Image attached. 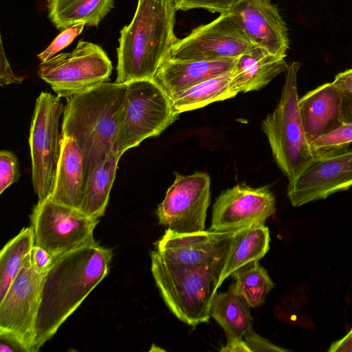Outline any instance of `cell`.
I'll return each mask as SVG.
<instances>
[{"label":"cell","instance_id":"cell-8","mask_svg":"<svg viewBox=\"0 0 352 352\" xmlns=\"http://www.w3.org/2000/svg\"><path fill=\"white\" fill-rule=\"evenodd\" d=\"M112 63L98 45L78 41L71 52H63L41 62L38 75L59 97L83 93L107 82Z\"/></svg>","mask_w":352,"mask_h":352},{"label":"cell","instance_id":"cell-35","mask_svg":"<svg viewBox=\"0 0 352 352\" xmlns=\"http://www.w3.org/2000/svg\"><path fill=\"white\" fill-rule=\"evenodd\" d=\"M332 83L341 91L352 96V68L338 74Z\"/></svg>","mask_w":352,"mask_h":352},{"label":"cell","instance_id":"cell-33","mask_svg":"<svg viewBox=\"0 0 352 352\" xmlns=\"http://www.w3.org/2000/svg\"><path fill=\"white\" fill-rule=\"evenodd\" d=\"M30 258L32 266L39 274L46 273L54 259L46 250L36 245L31 251Z\"/></svg>","mask_w":352,"mask_h":352},{"label":"cell","instance_id":"cell-5","mask_svg":"<svg viewBox=\"0 0 352 352\" xmlns=\"http://www.w3.org/2000/svg\"><path fill=\"white\" fill-rule=\"evenodd\" d=\"M300 65L299 62L288 65L280 100L261 122L273 157L289 181L313 158L298 107L297 74Z\"/></svg>","mask_w":352,"mask_h":352},{"label":"cell","instance_id":"cell-23","mask_svg":"<svg viewBox=\"0 0 352 352\" xmlns=\"http://www.w3.org/2000/svg\"><path fill=\"white\" fill-rule=\"evenodd\" d=\"M210 316L223 328L227 340L243 339L252 329L250 306L236 292L234 284L224 292H217L210 305Z\"/></svg>","mask_w":352,"mask_h":352},{"label":"cell","instance_id":"cell-17","mask_svg":"<svg viewBox=\"0 0 352 352\" xmlns=\"http://www.w3.org/2000/svg\"><path fill=\"white\" fill-rule=\"evenodd\" d=\"M341 100V91L332 82L321 85L299 98L300 118L309 144L342 124Z\"/></svg>","mask_w":352,"mask_h":352},{"label":"cell","instance_id":"cell-6","mask_svg":"<svg viewBox=\"0 0 352 352\" xmlns=\"http://www.w3.org/2000/svg\"><path fill=\"white\" fill-rule=\"evenodd\" d=\"M126 84L117 140V151L122 154L146 138L160 135L179 115L153 79Z\"/></svg>","mask_w":352,"mask_h":352},{"label":"cell","instance_id":"cell-14","mask_svg":"<svg viewBox=\"0 0 352 352\" xmlns=\"http://www.w3.org/2000/svg\"><path fill=\"white\" fill-rule=\"evenodd\" d=\"M352 187V149L327 157H313L289 181L287 195L298 207L324 199Z\"/></svg>","mask_w":352,"mask_h":352},{"label":"cell","instance_id":"cell-21","mask_svg":"<svg viewBox=\"0 0 352 352\" xmlns=\"http://www.w3.org/2000/svg\"><path fill=\"white\" fill-rule=\"evenodd\" d=\"M270 231L265 225H252L236 230L226 258L219 287L228 277L263 258L270 248Z\"/></svg>","mask_w":352,"mask_h":352},{"label":"cell","instance_id":"cell-18","mask_svg":"<svg viewBox=\"0 0 352 352\" xmlns=\"http://www.w3.org/2000/svg\"><path fill=\"white\" fill-rule=\"evenodd\" d=\"M236 59L180 60L167 57L153 79L170 96L205 80L231 71Z\"/></svg>","mask_w":352,"mask_h":352},{"label":"cell","instance_id":"cell-20","mask_svg":"<svg viewBox=\"0 0 352 352\" xmlns=\"http://www.w3.org/2000/svg\"><path fill=\"white\" fill-rule=\"evenodd\" d=\"M85 162L81 148L63 136L54 188L51 199L80 210L85 189Z\"/></svg>","mask_w":352,"mask_h":352},{"label":"cell","instance_id":"cell-28","mask_svg":"<svg viewBox=\"0 0 352 352\" xmlns=\"http://www.w3.org/2000/svg\"><path fill=\"white\" fill-rule=\"evenodd\" d=\"M352 142V123H344L310 143L313 157L334 155L349 150Z\"/></svg>","mask_w":352,"mask_h":352},{"label":"cell","instance_id":"cell-13","mask_svg":"<svg viewBox=\"0 0 352 352\" xmlns=\"http://www.w3.org/2000/svg\"><path fill=\"white\" fill-rule=\"evenodd\" d=\"M253 45L228 13L177 38L168 57L206 61L237 58Z\"/></svg>","mask_w":352,"mask_h":352},{"label":"cell","instance_id":"cell-24","mask_svg":"<svg viewBox=\"0 0 352 352\" xmlns=\"http://www.w3.org/2000/svg\"><path fill=\"white\" fill-rule=\"evenodd\" d=\"M122 155L117 151L111 152L92 173L85 186L81 212L95 219L104 214Z\"/></svg>","mask_w":352,"mask_h":352},{"label":"cell","instance_id":"cell-34","mask_svg":"<svg viewBox=\"0 0 352 352\" xmlns=\"http://www.w3.org/2000/svg\"><path fill=\"white\" fill-rule=\"evenodd\" d=\"M0 83L3 87L9 84H20L23 81V78L16 76L12 72L10 65L6 56L3 47L2 40L1 39V53H0Z\"/></svg>","mask_w":352,"mask_h":352},{"label":"cell","instance_id":"cell-19","mask_svg":"<svg viewBox=\"0 0 352 352\" xmlns=\"http://www.w3.org/2000/svg\"><path fill=\"white\" fill-rule=\"evenodd\" d=\"M288 65L284 57L253 45L236 59L230 87L237 94L257 91L285 72Z\"/></svg>","mask_w":352,"mask_h":352},{"label":"cell","instance_id":"cell-25","mask_svg":"<svg viewBox=\"0 0 352 352\" xmlns=\"http://www.w3.org/2000/svg\"><path fill=\"white\" fill-rule=\"evenodd\" d=\"M232 70L199 82L169 96L177 113L202 108L208 104L235 97L230 87Z\"/></svg>","mask_w":352,"mask_h":352},{"label":"cell","instance_id":"cell-10","mask_svg":"<svg viewBox=\"0 0 352 352\" xmlns=\"http://www.w3.org/2000/svg\"><path fill=\"white\" fill-rule=\"evenodd\" d=\"M35 245L55 258L94 241L98 219L51 199L38 201L30 215Z\"/></svg>","mask_w":352,"mask_h":352},{"label":"cell","instance_id":"cell-22","mask_svg":"<svg viewBox=\"0 0 352 352\" xmlns=\"http://www.w3.org/2000/svg\"><path fill=\"white\" fill-rule=\"evenodd\" d=\"M115 0H46L47 18L63 31L75 24L98 27L114 7Z\"/></svg>","mask_w":352,"mask_h":352},{"label":"cell","instance_id":"cell-26","mask_svg":"<svg viewBox=\"0 0 352 352\" xmlns=\"http://www.w3.org/2000/svg\"><path fill=\"white\" fill-rule=\"evenodd\" d=\"M35 245L33 229L23 228L0 252V300L19 273L25 259Z\"/></svg>","mask_w":352,"mask_h":352},{"label":"cell","instance_id":"cell-38","mask_svg":"<svg viewBox=\"0 0 352 352\" xmlns=\"http://www.w3.org/2000/svg\"><path fill=\"white\" fill-rule=\"evenodd\" d=\"M223 352H251L243 339L227 340V343L220 349Z\"/></svg>","mask_w":352,"mask_h":352},{"label":"cell","instance_id":"cell-7","mask_svg":"<svg viewBox=\"0 0 352 352\" xmlns=\"http://www.w3.org/2000/svg\"><path fill=\"white\" fill-rule=\"evenodd\" d=\"M64 106L60 97L41 92L36 100L29 144L32 184L38 201L51 198L61 152L60 119Z\"/></svg>","mask_w":352,"mask_h":352},{"label":"cell","instance_id":"cell-37","mask_svg":"<svg viewBox=\"0 0 352 352\" xmlns=\"http://www.w3.org/2000/svg\"><path fill=\"white\" fill-rule=\"evenodd\" d=\"M329 352H352V329L341 339L331 343Z\"/></svg>","mask_w":352,"mask_h":352},{"label":"cell","instance_id":"cell-1","mask_svg":"<svg viewBox=\"0 0 352 352\" xmlns=\"http://www.w3.org/2000/svg\"><path fill=\"white\" fill-rule=\"evenodd\" d=\"M112 257L111 249L94 241L54 259L42 283L33 352L55 335L106 277Z\"/></svg>","mask_w":352,"mask_h":352},{"label":"cell","instance_id":"cell-11","mask_svg":"<svg viewBox=\"0 0 352 352\" xmlns=\"http://www.w3.org/2000/svg\"><path fill=\"white\" fill-rule=\"evenodd\" d=\"M156 214L159 223L177 233H192L205 228L210 204V178L204 172L184 175L175 173Z\"/></svg>","mask_w":352,"mask_h":352},{"label":"cell","instance_id":"cell-9","mask_svg":"<svg viewBox=\"0 0 352 352\" xmlns=\"http://www.w3.org/2000/svg\"><path fill=\"white\" fill-rule=\"evenodd\" d=\"M30 254L0 300L1 340L25 352H33L35 324L45 274L34 270Z\"/></svg>","mask_w":352,"mask_h":352},{"label":"cell","instance_id":"cell-32","mask_svg":"<svg viewBox=\"0 0 352 352\" xmlns=\"http://www.w3.org/2000/svg\"><path fill=\"white\" fill-rule=\"evenodd\" d=\"M245 341L250 348L251 352L261 351H273V352H287L288 349L282 348L269 340L264 339L256 333L253 329L248 331L244 336Z\"/></svg>","mask_w":352,"mask_h":352},{"label":"cell","instance_id":"cell-2","mask_svg":"<svg viewBox=\"0 0 352 352\" xmlns=\"http://www.w3.org/2000/svg\"><path fill=\"white\" fill-rule=\"evenodd\" d=\"M126 88V83L107 82L66 98L62 135L73 138L82 150L85 184L108 154L117 151Z\"/></svg>","mask_w":352,"mask_h":352},{"label":"cell","instance_id":"cell-29","mask_svg":"<svg viewBox=\"0 0 352 352\" xmlns=\"http://www.w3.org/2000/svg\"><path fill=\"white\" fill-rule=\"evenodd\" d=\"M242 0H174L177 10L204 8L220 14H228Z\"/></svg>","mask_w":352,"mask_h":352},{"label":"cell","instance_id":"cell-15","mask_svg":"<svg viewBox=\"0 0 352 352\" xmlns=\"http://www.w3.org/2000/svg\"><path fill=\"white\" fill-rule=\"evenodd\" d=\"M275 211V197L267 186L236 184L223 191L214 201L210 229L232 231L264 225Z\"/></svg>","mask_w":352,"mask_h":352},{"label":"cell","instance_id":"cell-3","mask_svg":"<svg viewBox=\"0 0 352 352\" xmlns=\"http://www.w3.org/2000/svg\"><path fill=\"white\" fill-rule=\"evenodd\" d=\"M174 0H138L134 16L120 30L115 82L153 79L177 38Z\"/></svg>","mask_w":352,"mask_h":352},{"label":"cell","instance_id":"cell-12","mask_svg":"<svg viewBox=\"0 0 352 352\" xmlns=\"http://www.w3.org/2000/svg\"><path fill=\"white\" fill-rule=\"evenodd\" d=\"M236 232L210 229L177 233L166 229L155 246L166 258L208 272L219 279Z\"/></svg>","mask_w":352,"mask_h":352},{"label":"cell","instance_id":"cell-30","mask_svg":"<svg viewBox=\"0 0 352 352\" xmlns=\"http://www.w3.org/2000/svg\"><path fill=\"white\" fill-rule=\"evenodd\" d=\"M21 173L16 156L7 150L0 152V193L18 182Z\"/></svg>","mask_w":352,"mask_h":352},{"label":"cell","instance_id":"cell-31","mask_svg":"<svg viewBox=\"0 0 352 352\" xmlns=\"http://www.w3.org/2000/svg\"><path fill=\"white\" fill-rule=\"evenodd\" d=\"M85 25L82 23H77L61 31L48 47L37 55L38 58L41 62H45L54 56L57 52L67 47L82 32Z\"/></svg>","mask_w":352,"mask_h":352},{"label":"cell","instance_id":"cell-36","mask_svg":"<svg viewBox=\"0 0 352 352\" xmlns=\"http://www.w3.org/2000/svg\"><path fill=\"white\" fill-rule=\"evenodd\" d=\"M341 93L340 113L342 122V124L352 123V96L345 92L341 91Z\"/></svg>","mask_w":352,"mask_h":352},{"label":"cell","instance_id":"cell-16","mask_svg":"<svg viewBox=\"0 0 352 352\" xmlns=\"http://www.w3.org/2000/svg\"><path fill=\"white\" fill-rule=\"evenodd\" d=\"M229 14L254 45L285 58L289 44L287 28L271 0H242Z\"/></svg>","mask_w":352,"mask_h":352},{"label":"cell","instance_id":"cell-4","mask_svg":"<svg viewBox=\"0 0 352 352\" xmlns=\"http://www.w3.org/2000/svg\"><path fill=\"white\" fill-rule=\"evenodd\" d=\"M151 258L156 286L170 311L190 326L208 322L219 278L203 270L171 261L155 249L151 252Z\"/></svg>","mask_w":352,"mask_h":352},{"label":"cell","instance_id":"cell-27","mask_svg":"<svg viewBox=\"0 0 352 352\" xmlns=\"http://www.w3.org/2000/svg\"><path fill=\"white\" fill-rule=\"evenodd\" d=\"M232 277L236 292L252 308L261 305L274 287L272 280L258 261L248 265Z\"/></svg>","mask_w":352,"mask_h":352}]
</instances>
